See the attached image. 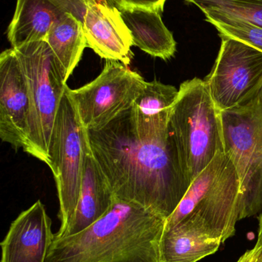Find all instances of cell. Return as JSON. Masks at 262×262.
<instances>
[{
	"label": "cell",
	"instance_id": "obj_1",
	"mask_svg": "<svg viewBox=\"0 0 262 262\" xmlns=\"http://www.w3.org/2000/svg\"><path fill=\"white\" fill-rule=\"evenodd\" d=\"M131 108L103 128L86 129L89 146L117 199L167 220L191 182L169 130L158 138L143 140L134 127Z\"/></svg>",
	"mask_w": 262,
	"mask_h": 262
},
{
	"label": "cell",
	"instance_id": "obj_2",
	"mask_svg": "<svg viewBox=\"0 0 262 262\" xmlns=\"http://www.w3.org/2000/svg\"><path fill=\"white\" fill-rule=\"evenodd\" d=\"M166 219L115 198L103 217L75 235L55 237L46 262H159Z\"/></svg>",
	"mask_w": 262,
	"mask_h": 262
},
{
	"label": "cell",
	"instance_id": "obj_3",
	"mask_svg": "<svg viewBox=\"0 0 262 262\" xmlns=\"http://www.w3.org/2000/svg\"><path fill=\"white\" fill-rule=\"evenodd\" d=\"M241 207L238 171L224 151L192 182L165 228L215 238L223 244L235 235Z\"/></svg>",
	"mask_w": 262,
	"mask_h": 262
},
{
	"label": "cell",
	"instance_id": "obj_4",
	"mask_svg": "<svg viewBox=\"0 0 262 262\" xmlns=\"http://www.w3.org/2000/svg\"><path fill=\"white\" fill-rule=\"evenodd\" d=\"M168 130L191 183L224 152L221 113L205 80L195 78L180 84L178 98L169 112Z\"/></svg>",
	"mask_w": 262,
	"mask_h": 262
},
{
	"label": "cell",
	"instance_id": "obj_5",
	"mask_svg": "<svg viewBox=\"0 0 262 262\" xmlns=\"http://www.w3.org/2000/svg\"><path fill=\"white\" fill-rule=\"evenodd\" d=\"M27 82L31 104L30 130L23 150L50 167L49 146L55 118L67 84L45 40L12 48Z\"/></svg>",
	"mask_w": 262,
	"mask_h": 262
},
{
	"label": "cell",
	"instance_id": "obj_6",
	"mask_svg": "<svg viewBox=\"0 0 262 262\" xmlns=\"http://www.w3.org/2000/svg\"><path fill=\"white\" fill-rule=\"evenodd\" d=\"M221 113L225 151L238 171L240 220L262 212V87L247 102Z\"/></svg>",
	"mask_w": 262,
	"mask_h": 262
},
{
	"label": "cell",
	"instance_id": "obj_7",
	"mask_svg": "<svg viewBox=\"0 0 262 262\" xmlns=\"http://www.w3.org/2000/svg\"><path fill=\"white\" fill-rule=\"evenodd\" d=\"M66 88L55 118L49 157L56 183L63 229L73 214L79 196L86 164L87 131L82 124Z\"/></svg>",
	"mask_w": 262,
	"mask_h": 262
},
{
	"label": "cell",
	"instance_id": "obj_8",
	"mask_svg": "<svg viewBox=\"0 0 262 262\" xmlns=\"http://www.w3.org/2000/svg\"><path fill=\"white\" fill-rule=\"evenodd\" d=\"M146 83L129 66L107 60L96 78L78 89L69 88L68 93L84 127L98 130L129 110Z\"/></svg>",
	"mask_w": 262,
	"mask_h": 262
},
{
	"label": "cell",
	"instance_id": "obj_9",
	"mask_svg": "<svg viewBox=\"0 0 262 262\" xmlns=\"http://www.w3.org/2000/svg\"><path fill=\"white\" fill-rule=\"evenodd\" d=\"M210 73L205 78L220 112L235 108L253 98L262 87V52L226 35Z\"/></svg>",
	"mask_w": 262,
	"mask_h": 262
},
{
	"label": "cell",
	"instance_id": "obj_10",
	"mask_svg": "<svg viewBox=\"0 0 262 262\" xmlns=\"http://www.w3.org/2000/svg\"><path fill=\"white\" fill-rule=\"evenodd\" d=\"M27 82L14 49L0 55V138L15 149L26 146L30 130Z\"/></svg>",
	"mask_w": 262,
	"mask_h": 262
},
{
	"label": "cell",
	"instance_id": "obj_11",
	"mask_svg": "<svg viewBox=\"0 0 262 262\" xmlns=\"http://www.w3.org/2000/svg\"><path fill=\"white\" fill-rule=\"evenodd\" d=\"M54 238L52 220L38 200L11 223L1 243L0 262H46Z\"/></svg>",
	"mask_w": 262,
	"mask_h": 262
},
{
	"label": "cell",
	"instance_id": "obj_12",
	"mask_svg": "<svg viewBox=\"0 0 262 262\" xmlns=\"http://www.w3.org/2000/svg\"><path fill=\"white\" fill-rule=\"evenodd\" d=\"M83 25L87 47L106 61L129 66L133 54L132 36L117 8L86 0Z\"/></svg>",
	"mask_w": 262,
	"mask_h": 262
},
{
	"label": "cell",
	"instance_id": "obj_13",
	"mask_svg": "<svg viewBox=\"0 0 262 262\" xmlns=\"http://www.w3.org/2000/svg\"><path fill=\"white\" fill-rule=\"evenodd\" d=\"M86 0H17L13 18L8 28L12 48L46 40L52 25L66 13L83 21Z\"/></svg>",
	"mask_w": 262,
	"mask_h": 262
},
{
	"label": "cell",
	"instance_id": "obj_14",
	"mask_svg": "<svg viewBox=\"0 0 262 262\" xmlns=\"http://www.w3.org/2000/svg\"><path fill=\"white\" fill-rule=\"evenodd\" d=\"M115 198L88 140L86 164L76 206L69 223L58 229L55 237L63 238L84 230L109 211Z\"/></svg>",
	"mask_w": 262,
	"mask_h": 262
},
{
	"label": "cell",
	"instance_id": "obj_15",
	"mask_svg": "<svg viewBox=\"0 0 262 262\" xmlns=\"http://www.w3.org/2000/svg\"><path fill=\"white\" fill-rule=\"evenodd\" d=\"M178 95V89L158 81H146L131 108L132 123L143 140H153L168 131L169 112Z\"/></svg>",
	"mask_w": 262,
	"mask_h": 262
},
{
	"label": "cell",
	"instance_id": "obj_16",
	"mask_svg": "<svg viewBox=\"0 0 262 262\" xmlns=\"http://www.w3.org/2000/svg\"><path fill=\"white\" fill-rule=\"evenodd\" d=\"M130 32L133 46L151 56L170 59L176 52V41L165 26L161 12L142 6L123 5L118 9Z\"/></svg>",
	"mask_w": 262,
	"mask_h": 262
},
{
	"label": "cell",
	"instance_id": "obj_17",
	"mask_svg": "<svg viewBox=\"0 0 262 262\" xmlns=\"http://www.w3.org/2000/svg\"><path fill=\"white\" fill-rule=\"evenodd\" d=\"M45 41L53 52L65 82L75 70L87 47L83 21L66 13L55 21Z\"/></svg>",
	"mask_w": 262,
	"mask_h": 262
},
{
	"label": "cell",
	"instance_id": "obj_18",
	"mask_svg": "<svg viewBox=\"0 0 262 262\" xmlns=\"http://www.w3.org/2000/svg\"><path fill=\"white\" fill-rule=\"evenodd\" d=\"M219 240L183 229L164 228L158 244L159 262H198L218 250Z\"/></svg>",
	"mask_w": 262,
	"mask_h": 262
},
{
	"label": "cell",
	"instance_id": "obj_19",
	"mask_svg": "<svg viewBox=\"0 0 262 262\" xmlns=\"http://www.w3.org/2000/svg\"><path fill=\"white\" fill-rule=\"evenodd\" d=\"M203 13L247 21L262 28V0H185Z\"/></svg>",
	"mask_w": 262,
	"mask_h": 262
},
{
	"label": "cell",
	"instance_id": "obj_20",
	"mask_svg": "<svg viewBox=\"0 0 262 262\" xmlns=\"http://www.w3.org/2000/svg\"><path fill=\"white\" fill-rule=\"evenodd\" d=\"M205 17L208 23L215 26L219 35L239 40L262 52V28L221 15L205 14Z\"/></svg>",
	"mask_w": 262,
	"mask_h": 262
},
{
	"label": "cell",
	"instance_id": "obj_21",
	"mask_svg": "<svg viewBox=\"0 0 262 262\" xmlns=\"http://www.w3.org/2000/svg\"><path fill=\"white\" fill-rule=\"evenodd\" d=\"M123 5L142 6L163 12L165 3L167 0H121Z\"/></svg>",
	"mask_w": 262,
	"mask_h": 262
},
{
	"label": "cell",
	"instance_id": "obj_22",
	"mask_svg": "<svg viewBox=\"0 0 262 262\" xmlns=\"http://www.w3.org/2000/svg\"><path fill=\"white\" fill-rule=\"evenodd\" d=\"M236 262H262V245L256 243L255 247L245 252Z\"/></svg>",
	"mask_w": 262,
	"mask_h": 262
},
{
	"label": "cell",
	"instance_id": "obj_23",
	"mask_svg": "<svg viewBox=\"0 0 262 262\" xmlns=\"http://www.w3.org/2000/svg\"><path fill=\"white\" fill-rule=\"evenodd\" d=\"M256 243L262 245V212L258 215V233Z\"/></svg>",
	"mask_w": 262,
	"mask_h": 262
}]
</instances>
